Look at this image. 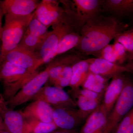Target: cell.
<instances>
[{
    "label": "cell",
    "instance_id": "27",
    "mask_svg": "<svg viewBox=\"0 0 133 133\" xmlns=\"http://www.w3.org/2000/svg\"><path fill=\"white\" fill-rule=\"evenodd\" d=\"M114 42L124 45L128 52H133V26L126 29L114 38Z\"/></svg>",
    "mask_w": 133,
    "mask_h": 133
},
{
    "label": "cell",
    "instance_id": "34",
    "mask_svg": "<svg viewBox=\"0 0 133 133\" xmlns=\"http://www.w3.org/2000/svg\"><path fill=\"white\" fill-rule=\"evenodd\" d=\"M7 106L5 103V101L3 98L2 95L0 97V116L3 118L5 113V110Z\"/></svg>",
    "mask_w": 133,
    "mask_h": 133
},
{
    "label": "cell",
    "instance_id": "36",
    "mask_svg": "<svg viewBox=\"0 0 133 133\" xmlns=\"http://www.w3.org/2000/svg\"><path fill=\"white\" fill-rule=\"evenodd\" d=\"M50 133H77L76 131L73 130H66L64 129H61L60 130H56L54 131H52Z\"/></svg>",
    "mask_w": 133,
    "mask_h": 133
},
{
    "label": "cell",
    "instance_id": "8",
    "mask_svg": "<svg viewBox=\"0 0 133 133\" xmlns=\"http://www.w3.org/2000/svg\"><path fill=\"white\" fill-rule=\"evenodd\" d=\"M40 99L53 107H64L75 108L76 102L63 89L54 86H45L33 98Z\"/></svg>",
    "mask_w": 133,
    "mask_h": 133
},
{
    "label": "cell",
    "instance_id": "32",
    "mask_svg": "<svg viewBox=\"0 0 133 133\" xmlns=\"http://www.w3.org/2000/svg\"><path fill=\"white\" fill-rule=\"evenodd\" d=\"M78 91L77 94H79L91 99L102 101L103 99L104 95L99 94L93 91L84 89H80L79 88L75 90Z\"/></svg>",
    "mask_w": 133,
    "mask_h": 133
},
{
    "label": "cell",
    "instance_id": "26",
    "mask_svg": "<svg viewBox=\"0 0 133 133\" xmlns=\"http://www.w3.org/2000/svg\"><path fill=\"white\" fill-rule=\"evenodd\" d=\"M45 40L33 35L25 31L23 37L19 45L33 52L40 50Z\"/></svg>",
    "mask_w": 133,
    "mask_h": 133
},
{
    "label": "cell",
    "instance_id": "20",
    "mask_svg": "<svg viewBox=\"0 0 133 133\" xmlns=\"http://www.w3.org/2000/svg\"><path fill=\"white\" fill-rule=\"evenodd\" d=\"M102 8L118 15L130 14L133 13V0H105Z\"/></svg>",
    "mask_w": 133,
    "mask_h": 133
},
{
    "label": "cell",
    "instance_id": "4",
    "mask_svg": "<svg viewBox=\"0 0 133 133\" xmlns=\"http://www.w3.org/2000/svg\"><path fill=\"white\" fill-rule=\"evenodd\" d=\"M103 1L100 0H73L61 1L67 16L77 31L86 23L99 14Z\"/></svg>",
    "mask_w": 133,
    "mask_h": 133
},
{
    "label": "cell",
    "instance_id": "17",
    "mask_svg": "<svg viewBox=\"0 0 133 133\" xmlns=\"http://www.w3.org/2000/svg\"><path fill=\"white\" fill-rule=\"evenodd\" d=\"M107 113L101 104L88 116L80 133H104L107 124Z\"/></svg>",
    "mask_w": 133,
    "mask_h": 133
},
{
    "label": "cell",
    "instance_id": "33",
    "mask_svg": "<svg viewBox=\"0 0 133 133\" xmlns=\"http://www.w3.org/2000/svg\"><path fill=\"white\" fill-rule=\"evenodd\" d=\"M127 63L125 66L128 69L129 72L133 74V52L128 53Z\"/></svg>",
    "mask_w": 133,
    "mask_h": 133
},
{
    "label": "cell",
    "instance_id": "3",
    "mask_svg": "<svg viewBox=\"0 0 133 133\" xmlns=\"http://www.w3.org/2000/svg\"><path fill=\"white\" fill-rule=\"evenodd\" d=\"M37 73V70H26L5 60L3 61L0 63V82L2 84V96L5 101L13 98Z\"/></svg>",
    "mask_w": 133,
    "mask_h": 133
},
{
    "label": "cell",
    "instance_id": "23",
    "mask_svg": "<svg viewBox=\"0 0 133 133\" xmlns=\"http://www.w3.org/2000/svg\"><path fill=\"white\" fill-rule=\"evenodd\" d=\"M25 128L26 133H50L58 128L54 122L45 123L33 119H25Z\"/></svg>",
    "mask_w": 133,
    "mask_h": 133
},
{
    "label": "cell",
    "instance_id": "5",
    "mask_svg": "<svg viewBox=\"0 0 133 133\" xmlns=\"http://www.w3.org/2000/svg\"><path fill=\"white\" fill-rule=\"evenodd\" d=\"M52 30L50 31L39 50L38 56L43 64L49 63L55 58L58 44L65 35L72 31H77L65 12L59 21L52 26Z\"/></svg>",
    "mask_w": 133,
    "mask_h": 133
},
{
    "label": "cell",
    "instance_id": "10",
    "mask_svg": "<svg viewBox=\"0 0 133 133\" xmlns=\"http://www.w3.org/2000/svg\"><path fill=\"white\" fill-rule=\"evenodd\" d=\"M35 13L36 18L49 28L59 21L64 11L57 1L43 0L40 2Z\"/></svg>",
    "mask_w": 133,
    "mask_h": 133
},
{
    "label": "cell",
    "instance_id": "1",
    "mask_svg": "<svg viewBox=\"0 0 133 133\" xmlns=\"http://www.w3.org/2000/svg\"><path fill=\"white\" fill-rule=\"evenodd\" d=\"M126 29L125 25L114 17L99 14L81 28V40L74 49L84 56L93 55L99 58L102 50Z\"/></svg>",
    "mask_w": 133,
    "mask_h": 133
},
{
    "label": "cell",
    "instance_id": "18",
    "mask_svg": "<svg viewBox=\"0 0 133 133\" xmlns=\"http://www.w3.org/2000/svg\"><path fill=\"white\" fill-rule=\"evenodd\" d=\"M3 119L6 129L10 133H26L25 119L21 111L7 107Z\"/></svg>",
    "mask_w": 133,
    "mask_h": 133
},
{
    "label": "cell",
    "instance_id": "35",
    "mask_svg": "<svg viewBox=\"0 0 133 133\" xmlns=\"http://www.w3.org/2000/svg\"><path fill=\"white\" fill-rule=\"evenodd\" d=\"M4 15V12H3V10L1 5H0V42H1V37L3 27L2 25V18L3 17Z\"/></svg>",
    "mask_w": 133,
    "mask_h": 133
},
{
    "label": "cell",
    "instance_id": "12",
    "mask_svg": "<svg viewBox=\"0 0 133 133\" xmlns=\"http://www.w3.org/2000/svg\"><path fill=\"white\" fill-rule=\"evenodd\" d=\"M86 59L85 56L76 50L65 55L56 57L48 63L49 67V78L51 85L55 86L61 73L66 66L71 65L79 60Z\"/></svg>",
    "mask_w": 133,
    "mask_h": 133
},
{
    "label": "cell",
    "instance_id": "21",
    "mask_svg": "<svg viewBox=\"0 0 133 133\" xmlns=\"http://www.w3.org/2000/svg\"><path fill=\"white\" fill-rule=\"evenodd\" d=\"M108 80L90 72L81 87L84 89L104 95L108 86Z\"/></svg>",
    "mask_w": 133,
    "mask_h": 133
},
{
    "label": "cell",
    "instance_id": "15",
    "mask_svg": "<svg viewBox=\"0 0 133 133\" xmlns=\"http://www.w3.org/2000/svg\"><path fill=\"white\" fill-rule=\"evenodd\" d=\"M40 3L37 0H4L0 5L4 15L27 16L34 13Z\"/></svg>",
    "mask_w": 133,
    "mask_h": 133
},
{
    "label": "cell",
    "instance_id": "30",
    "mask_svg": "<svg viewBox=\"0 0 133 133\" xmlns=\"http://www.w3.org/2000/svg\"><path fill=\"white\" fill-rule=\"evenodd\" d=\"M115 55L116 59V64L122 65L127 60L128 53L124 45L117 42H114L112 44Z\"/></svg>",
    "mask_w": 133,
    "mask_h": 133
},
{
    "label": "cell",
    "instance_id": "11",
    "mask_svg": "<svg viewBox=\"0 0 133 133\" xmlns=\"http://www.w3.org/2000/svg\"><path fill=\"white\" fill-rule=\"evenodd\" d=\"M52 108L53 121L60 129L72 130L84 119L78 109L70 107Z\"/></svg>",
    "mask_w": 133,
    "mask_h": 133
},
{
    "label": "cell",
    "instance_id": "13",
    "mask_svg": "<svg viewBox=\"0 0 133 133\" xmlns=\"http://www.w3.org/2000/svg\"><path fill=\"white\" fill-rule=\"evenodd\" d=\"M21 112L25 119H33L45 122H54L53 108L43 101L34 100Z\"/></svg>",
    "mask_w": 133,
    "mask_h": 133
},
{
    "label": "cell",
    "instance_id": "16",
    "mask_svg": "<svg viewBox=\"0 0 133 133\" xmlns=\"http://www.w3.org/2000/svg\"><path fill=\"white\" fill-rule=\"evenodd\" d=\"M126 79V77L122 74L115 76L105 91L101 105L108 115L121 94Z\"/></svg>",
    "mask_w": 133,
    "mask_h": 133
},
{
    "label": "cell",
    "instance_id": "25",
    "mask_svg": "<svg viewBox=\"0 0 133 133\" xmlns=\"http://www.w3.org/2000/svg\"><path fill=\"white\" fill-rule=\"evenodd\" d=\"M48 29L49 28L38 21L34 15L30 22L26 31L37 37L45 39L50 31Z\"/></svg>",
    "mask_w": 133,
    "mask_h": 133
},
{
    "label": "cell",
    "instance_id": "6",
    "mask_svg": "<svg viewBox=\"0 0 133 133\" xmlns=\"http://www.w3.org/2000/svg\"><path fill=\"white\" fill-rule=\"evenodd\" d=\"M133 107V82L126 78L121 94L107 117L104 133H111L117 125Z\"/></svg>",
    "mask_w": 133,
    "mask_h": 133
},
{
    "label": "cell",
    "instance_id": "24",
    "mask_svg": "<svg viewBox=\"0 0 133 133\" xmlns=\"http://www.w3.org/2000/svg\"><path fill=\"white\" fill-rule=\"evenodd\" d=\"M77 107L81 113L84 119L88 118V116L95 111L101 104L102 101L91 99L77 94Z\"/></svg>",
    "mask_w": 133,
    "mask_h": 133
},
{
    "label": "cell",
    "instance_id": "2",
    "mask_svg": "<svg viewBox=\"0 0 133 133\" xmlns=\"http://www.w3.org/2000/svg\"><path fill=\"white\" fill-rule=\"evenodd\" d=\"M35 12L27 16L5 15V21L1 35L2 55L0 63L6 55L16 48L21 41Z\"/></svg>",
    "mask_w": 133,
    "mask_h": 133
},
{
    "label": "cell",
    "instance_id": "31",
    "mask_svg": "<svg viewBox=\"0 0 133 133\" xmlns=\"http://www.w3.org/2000/svg\"><path fill=\"white\" fill-rule=\"evenodd\" d=\"M99 58L105 59L108 62L117 64L112 44H108L102 50Z\"/></svg>",
    "mask_w": 133,
    "mask_h": 133
},
{
    "label": "cell",
    "instance_id": "19",
    "mask_svg": "<svg viewBox=\"0 0 133 133\" xmlns=\"http://www.w3.org/2000/svg\"><path fill=\"white\" fill-rule=\"evenodd\" d=\"M72 75L70 87L75 90L81 86L90 73L88 59L79 60L72 65Z\"/></svg>",
    "mask_w": 133,
    "mask_h": 133
},
{
    "label": "cell",
    "instance_id": "14",
    "mask_svg": "<svg viewBox=\"0 0 133 133\" xmlns=\"http://www.w3.org/2000/svg\"><path fill=\"white\" fill-rule=\"evenodd\" d=\"M88 59L90 72L108 79L123 72H129L125 65L115 64L101 58Z\"/></svg>",
    "mask_w": 133,
    "mask_h": 133
},
{
    "label": "cell",
    "instance_id": "39",
    "mask_svg": "<svg viewBox=\"0 0 133 133\" xmlns=\"http://www.w3.org/2000/svg\"><path fill=\"white\" fill-rule=\"evenodd\" d=\"M0 133H10L8 131H3L2 132H1Z\"/></svg>",
    "mask_w": 133,
    "mask_h": 133
},
{
    "label": "cell",
    "instance_id": "28",
    "mask_svg": "<svg viewBox=\"0 0 133 133\" xmlns=\"http://www.w3.org/2000/svg\"><path fill=\"white\" fill-rule=\"evenodd\" d=\"M114 133H133V107L115 129Z\"/></svg>",
    "mask_w": 133,
    "mask_h": 133
},
{
    "label": "cell",
    "instance_id": "37",
    "mask_svg": "<svg viewBox=\"0 0 133 133\" xmlns=\"http://www.w3.org/2000/svg\"><path fill=\"white\" fill-rule=\"evenodd\" d=\"M7 131L2 117L0 116V132L3 131Z\"/></svg>",
    "mask_w": 133,
    "mask_h": 133
},
{
    "label": "cell",
    "instance_id": "29",
    "mask_svg": "<svg viewBox=\"0 0 133 133\" xmlns=\"http://www.w3.org/2000/svg\"><path fill=\"white\" fill-rule=\"evenodd\" d=\"M72 65L66 66L64 68L54 86L62 89L70 86L72 77Z\"/></svg>",
    "mask_w": 133,
    "mask_h": 133
},
{
    "label": "cell",
    "instance_id": "9",
    "mask_svg": "<svg viewBox=\"0 0 133 133\" xmlns=\"http://www.w3.org/2000/svg\"><path fill=\"white\" fill-rule=\"evenodd\" d=\"M28 70H37L42 65V60L35 52L18 45L6 55L3 61Z\"/></svg>",
    "mask_w": 133,
    "mask_h": 133
},
{
    "label": "cell",
    "instance_id": "7",
    "mask_svg": "<svg viewBox=\"0 0 133 133\" xmlns=\"http://www.w3.org/2000/svg\"><path fill=\"white\" fill-rule=\"evenodd\" d=\"M49 67L37 73L11 99L5 101L7 107L9 109L15 108L32 99L41 90L49 80Z\"/></svg>",
    "mask_w": 133,
    "mask_h": 133
},
{
    "label": "cell",
    "instance_id": "22",
    "mask_svg": "<svg viewBox=\"0 0 133 133\" xmlns=\"http://www.w3.org/2000/svg\"><path fill=\"white\" fill-rule=\"evenodd\" d=\"M81 39L80 33L73 31L67 33L59 42L55 55V57L64 54L78 45Z\"/></svg>",
    "mask_w": 133,
    "mask_h": 133
},
{
    "label": "cell",
    "instance_id": "38",
    "mask_svg": "<svg viewBox=\"0 0 133 133\" xmlns=\"http://www.w3.org/2000/svg\"><path fill=\"white\" fill-rule=\"evenodd\" d=\"M2 55V49H1V45H0V59H1V57Z\"/></svg>",
    "mask_w": 133,
    "mask_h": 133
}]
</instances>
